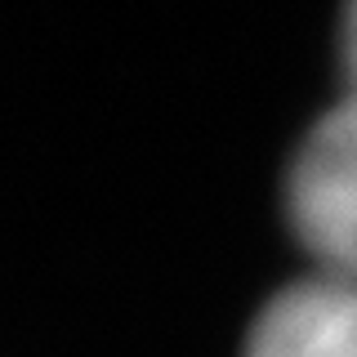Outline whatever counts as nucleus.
Listing matches in <instances>:
<instances>
[{"instance_id":"1","label":"nucleus","mask_w":357,"mask_h":357,"mask_svg":"<svg viewBox=\"0 0 357 357\" xmlns=\"http://www.w3.org/2000/svg\"><path fill=\"white\" fill-rule=\"evenodd\" d=\"M286 215L326 277L357 282V107L344 103L299 139L286 170Z\"/></svg>"},{"instance_id":"2","label":"nucleus","mask_w":357,"mask_h":357,"mask_svg":"<svg viewBox=\"0 0 357 357\" xmlns=\"http://www.w3.org/2000/svg\"><path fill=\"white\" fill-rule=\"evenodd\" d=\"M241 357H357V282L308 277L259 308Z\"/></svg>"},{"instance_id":"3","label":"nucleus","mask_w":357,"mask_h":357,"mask_svg":"<svg viewBox=\"0 0 357 357\" xmlns=\"http://www.w3.org/2000/svg\"><path fill=\"white\" fill-rule=\"evenodd\" d=\"M340 63H344V103L357 107V0L344 5L340 22Z\"/></svg>"}]
</instances>
